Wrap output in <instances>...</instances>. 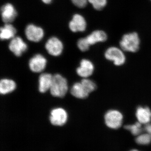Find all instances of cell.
Wrapping results in <instances>:
<instances>
[{"label": "cell", "instance_id": "1", "mask_svg": "<svg viewBox=\"0 0 151 151\" xmlns=\"http://www.w3.org/2000/svg\"><path fill=\"white\" fill-rule=\"evenodd\" d=\"M68 90L67 80L60 74L53 76L52 83L50 87V94L53 97L62 98L66 95Z\"/></svg>", "mask_w": 151, "mask_h": 151}, {"label": "cell", "instance_id": "2", "mask_svg": "<svg viewBox=\"0 0 151 151\" xmlns=\"http://www.w3.org/2000/svg\"><path fill=\"white\" fill-rule=\"evenodd\" d=\"M140 39L138 34L130 33L124 35L120 42L121 48L124 51L135 52L139 48Z\"/></svg>", "mask_w": 151, "mask_h": 151}, {"label": "cell", "instance_id": "3", "mask_svg": "<svg viewBox=\"0 0 151 151\" xmlns=\"http://www.w3.org/2000/svg\"><path fill=\"white\" fill-rule=\"evenodd\" d=\"M123 115L120 111L111 110L105 113V121L107 127L113 129H117L122 126Z\"/></svg>", "mask_w": 151, "mask_h": 151}, {"label": "cell", "instance_id": "4", "mask_svg": "<svg viewBox=\"0 0 151 151\" xmlns=\"http://www.w3.org/2000/svg\"><path fill=\"white\" fill-rule=\"evenodd\" d=\"M68 119L67 112L62 108H54L50 112V122L53 126L62 127L67 123Z\"/></svg>", "mask_w": 151, "mask_h": 151}, {"label": "cell", "instance_id": "5", "mask_svg": "<svg viewBox=\"0 0 151 151\" xmlns=\"http://www.w3.org/2000/svg\"><path fill=\"white\" fill-rule=\"evenodd\" d=\"M105 56L106 59L113 61L115 65L118 66L123 65L126 61V57L123 52L115 47L108 48L105 51Z\"/></svg>", "mask_w": 151, "mask_h": 151}, {"label": "cell", "instance_id": "6", "mask_svg": "<svg viewBox=\"0 0 151 151\" xmlns=\"http://www.w3.org/2000/svg\"><path fill=\"white\" fill-rule=\"evenodd\" d=\"M45 47L49 54L53 56H59L63 48L61 41L55 37L50 38L45 44Z\"/></svg>", "mask_w": 151, "mask_h": 151}, {"label": "cell", "instance_id": "7", "mask_svg": "<svg viewBox=\"0 0 151 151\" xmlns=\"http://www.w3.org/2000/svg\"><path fill=\"white\" fill-rule=\"evenodd\" d=\"M47 60L42 55H35L29 60V67L34 73H40L44 70L47 65Z\"/></svg>", "mask_w": 151, "mask_h": 151}, {"label": "cell", "instance_id": "8", "mask_svg": "<svg viewBox=\"0 0 151 151\" xmlns=\"http://www.w3.org/2000/svg\"><path fill=\"white\" fill-rule=\"evenodd\" d=\"M10 50L17 57L21 56L26 51L27 46L20 37H17L12 40L9 45Z\"/></svg>", "mask_w": 151, "mask_h": 151}, {"label": "cell", "instance_id": "9", "mask_svg": "<svg viewBox=\"0 0 151 151\" xmlns=\"http://www.w3.org/2000/svg\"><path fill=\"white\" fill-rule=\"evenodd\" d=\"M25 33L28 40L33 42L40 41L44 36L43 29L33 24H29L27 27Z\"/></svg>", "mask_w": 151, "mask_h": 151}, {"label": "cell", "instance_id": "10", "mask_svg": "<svg viewBox=\"0 0 151 151\" xmlns=\"http://www.w3.org/2000/svg\"><path fill=\"white\" fill-rule=\"evenodd\" d=\"M94 65L89 60L82 59L80 63V66L76 68V72L80 77L87 78L91 76L94 72Z\"/></svg>", "mask_w": 151, "mask_h": 151}, {"label": "cell", "instance_id": "11", "mask_svg": "<svg viewBox=\"0 0 151 151\" xmlns=\"http://www.w3.org/2000/svg\"><path fill=\"white\" fill-rule=\"evenodd\" d=\"M69 27L73 32H84L86 27V20L81 15L76 14L69 23Z\"/></svg>", "mask_w": 151, "mask_h": 151}, {"label": "cell", "instance_id": "12", "mask_svg": "<svg viewBox=\"0 0 151 151\" xmlns=\"http://www.w3.org/2000/svg\"><path fill=\"white\" fill-rule=\"evenodd\" d=\"M2 19L4 22L10 23L13 22L17 16V11L11 4L4 5L1 8Z\"/></svg>", "mask_w": 151, "mask_h": 151}, {"label": "cell", "instance_id": "13", "mask_svg": "<svg viewBox=\"0 0 151 151\" xmlns=\"http://www.w3.org/2000/svg\"><path fill=\"white\" fill-rule=\"evenodd\" d=\"M53 76L49 73H42L38 79V90L41 93H45L50 89Z\"/></svg>", "mask_w": 151, "mask_h": 151}, {"label": "cell", "instance_id": "14", "mask_svg": "<svg viewBox=\"0 0 151 151\" xmlns=\"http://www.w3.org/2000/svg\"><path fill=\"white\" fill-rule=\"evenodd\" d=\"M136 116L138 122L141 124H148L151 120V110L148 107H138L136 111Z\"/></svg>", "mask_w": 151, "mask_h": 151}, {"label": "cell", "instance_id": "15", "mask_svg": "<svg viewBox=\"0 0 151 151\" xmlns=\"http://www.w3.org/2000/svg\"><path fill=\"white\" fill-rule=\"evenodd\" d=\"M86 40L90 45L100 42H104L107 39V35L105 32L102 30H96L87 36Z\"/></svg>", "mask_w": 151, "mask_h": 151}, {"label": "cell", "instance_id": "16", "mask_svg": "<svg viewBox=\"0 0 151 151\" xmlns=\"http://www.w3.org/2000/svg\"><path fill=\"white\" fill-rule=\"evenodd\" d=\"M70 92L73 97L80 99L87 98L89 94L86 91L81 82L74 83L70 89Z\"/></svg>", "mask_w": 151, "mask_h": 151}, {"label": "cell", "instance_id": "17", "mask_svg": "<svg viewBox=\"0 0 151 151\" xmlns=\"http://www.w3.org/2000/svg\"><path fill=\"white\" fill-rule=\"evenodd\" d=\"M15 82L12 79L3 78L0 81V93L5 95L13 92L16 88Z\"/></svg>", "mask_w": 151, "mask_h": 151}, {"label": "cell", "instance_id": "18", "mask_svg": "<svg viewBox=\"0 0 151 151\" xmlns=\"http://www.w3.org/2000/svg\"><path fill=\"white\" fill-rule=\"evenodd\" d=\"M16 32V29L10 23H6L4 27L1 28L0 37L1 40L13 38Z\"/></svg>", "mask_w": 151, "mask_h": 151}, {"label": "cell", "instance_id": "19", "mask_svg": "<svg viewBox=\"0 0 151 151\" xmlns=\"http://www.w3.org/2000/svg\"><path fill=\"white\" fill-rule=\"evenodd\" d=\"M142 124L139 122H137L133 125H128L125 126L124 128L126 129L129 130L134 136H138L142 132L143 128L142 127Z\"/></svg>", "mask_w": 151, "mask_h": 151}, {"label": "cell", "instance_id": "20", "mask_svg": "<svg viewBox=\"0 0 151 151\" xmlns=\"http://www.w3.org/2000/svg\"><path fill=\"white\" fill-rule=\"evenodd\" d=\"M81 84L88 93H90L95 90L96 85L94 81L87 78H84L81 81Z\"/></svg>", "mask_w": 151, "mask_h": 151}, {"label": "cell", "instance_id": "21", "mask_svg": "<svg viewBox=\"0 0 151 151\" xmlns=\"http://www.w3.org/2000/svg\"><path fill=\"white\" fill-rule=\"evenodd\" d=\"M136 142L140 145H148L151 142V135L147 133L138 135L136 139Z\"/></svg>", "mask_w": 151, "mask_h": 151}, {"label": "cell", "instance_id": "22", "mask_svg": "<svg viewBox=\"0 0 151 151\" xmlns=\"http://www.w3.org/2000/svg\"><path fill=\"white\" fill-rule=\"evenodd\" d=\"M94 8L97 10H100L107 4V0H88Z\"/></svg>", "mask_w": 151, "mask_h": 151}, {"label": "cell", "instance_id": "23", "mask_svg": "<svg viewBox=\"0 0 151 151\" xmlns=\"http://www.w3.org/2000/svg\"><path fill=\"white\" fill-rule=\"evenodd\" d=\"M77 46L81 51L85 52L89 50L90 45L88 43L86 38H82L78 41Z\"/></svg>", "mask_w": 151, "mask_h": 151}, {"label": "cell", "instance_id": "24", "mask_svg": "<svg viewBox=\"0 0 151 151\" xmlns=\"http://www.w3.org/2000/svg\"><path fill=\"white\" fill-rule=\"evenodd\" d=\"M74 5L80 8L85 7L87 5L88 0H71Z\"/></svg>", "mask_w": 151, "mask_h": 151}, {"label": "cell", "instance_id": "25", "mask_svg": "<svg viewBox=\"0 0 151 151\" xmlns=\"http://www.w3.org/2000/svg\"><path fill=\"white\" fill-rule=\"evenodd\" d=\"M143 128L144 131L147 133L151 135V124L150 123L145 124V127Z\"/></svg>", "mask_w": 151, "mask_h": 151}, {"label": "cell", "instance_id": "26", "mask_svg": "<svg viewBox=\"0 0 151 151\" xmlns=\"http://www.w3.org/2000/svg\"><path fill=\"white\" fill-rule=\"evenodd\" d=\"M44 3L46 4H49L51 3L52 0H42Z\"/></svg>", "mask_w": 151, "mask_h": 151}, {"label": "cell", "instance_id": "27", "mask_svg": "<svg viewBox=\"0 0 151 151\" xmlns=\"http://www.w3.org/2000/svg\"><path fill=\"white\" fill-rule=\"evenodd\" d=\"M130 151H138V150H131Z\"/></svg>", "mask_w": 151, "mask_h": 151}, {"label": "cell", "instance_id": "28", "mask_svg": "<svg viewBox=\"0 0 151 151\" xmlns=\"http://www.w3.org/2000/svg\"></svg>", "mask_w": 151, "mask_h": 151}]
</instances>
